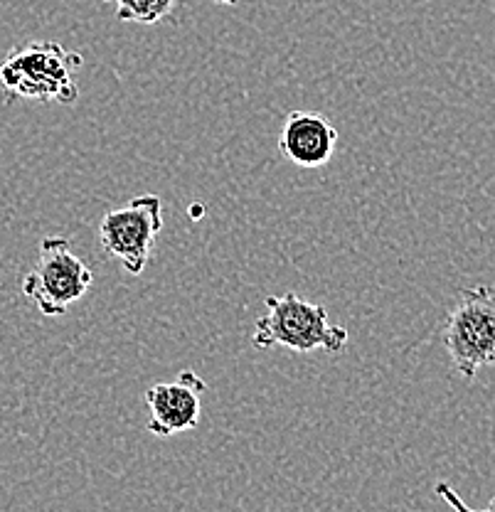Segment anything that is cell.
Here are the masks:
<instances>
[{"mask_svg":"<svg viewBox=\"0 0 495 512\" xmlns=\"http://www.w3.org/2000/svg\"><path fill=\"white\" fill-rule=\"evenodd\" d=\"M82 55L69 52L60 42H28L8 52L0 64V87L10 99L57 101L72 106L79 99L77 72Z\"/></svg>","mask_w":495,"mask_h":512,"instance_id":"6da1fadb","label":"cell"},{"mask_svg":"<svg viewBox=\"0 0 495 512\" xmlns=\"http://www.w3.org/2000/svg\"><path fill=\"white\" fill-rule=\"evenodd\" d=\"M264 308L254 323V348H289L303 355L326 350L338 355L348 345V330L330 323L326 308L303 301L294 291L266 296Z\"/></svg>","mask_w":495,"mask_h":512,"instance_id":"7a4b0ae2","label":"cell"},{"mask_svg":"<svg viewBox=\"0 0 495 512\" xmlns=\"http://www.w3.org/2000/svg\"><path fill=\"white\" fill-rule=\"evenodd\" d=\"M94 274L77 254L67 237H45L33 269L23 279V296L42 316H65L69 308L87 296Z\"/></svg>","mask_w":495,"mask_h":512,"instance_id":"3957f363","label":"cell"},{"mask_svg":"<svg viewBox=\"0 0 495 512\" xmlns=\"http://www.w3.org/2000/svg\"><path fill=\"white\" fill-rule=\"evenodd\" d=\"M444 345L454 370L473 380L478 370L495 365V288L461 291L444 325Z\"/></svg>","mask_w":495,"mask_h":512,"instance_id":"277c9868","label":"cell"},{"mask_svg":"<svg viewBox=\"0 0 495 512\" xmlns=\"http://www.w3.org/2000/svg\"><path fill=\"white\" fill-rule=\"evenodd\" d=\"M163 232V202L158 195L133 197L124 207L106 212L99 224V242L131 276L143 274Z\"/></svg>","mask_w":495,"mask_h":512,"instance_id":"5b68a950","label":"cell"},{"mask_svg":"<svg viewBox=\"0 0 495 512\" xmlns=\"http://www.w3.org/2000/svg\"><path fill=\"white\" fill-rule=\"evenodd\" d=\"M205 389V380L193 370H183L175 382H158L148 387V431L161 439L193 431L200 424Z\"/></svg>","mask_w":495,"mask_h":512,"instance_id":"8992f818","label":"cell"},{"mask_svg":"<svg viewBox=\"0 0 495 512\" xmlns=\"http://www.w3.org/2000/svg\"><path fill=\"white\" fill-rule=\"evenodd\" d=\"M338 131L326 116L313 111H291L279 133L281 156L298 168H321L333 158Z\"/></svg>","mask_w":495,"mask_h":512,"instance_id":"52a82bcc","label":"cell"},{"mask_svg":"<svg viewBox=\"0 0 495 512\" xmlns=\"http://www.w3.org/2000/svg\"><path fill=\"white\" fill-rule=\"evenodd\" d=\"M116 5V18L124 23L156 25L173 13L178 0H106Z\"/></svg>","mask_w":495,"mask_h":512,"instance_id":"ba28073f","label":"cell"},{"mask_svg":"<svg viewBox=\"0 0 495 512\" xmlns=\"http://www.w3.org/2000/svg\"><path fill=\"white\" fill-rule=\"evenodd\" d=\"M212 3H217V5H237L239 0H212Z\"/></svg>","mask_w":495,"mask_h":512,"instance_id":"9c48e42d","label":"cell"}]
</instances>
